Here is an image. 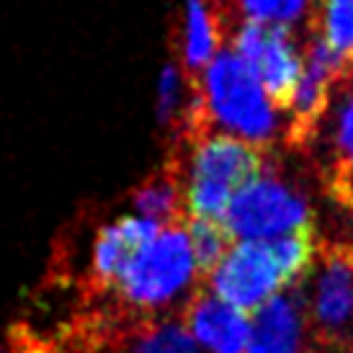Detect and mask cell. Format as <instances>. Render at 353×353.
<instances>
[{
	"label": "cell",
	"mask_w": 353,
	"mask_h": 353,
	"mask_svg": "<svg viewBox=\"0 0 353 353\" xmlns=\"http://www.w3.org/2000/svg\"><path fill=\"white\" fill-rule=\"evenodd\" d=\"M314 253L317 245L312 230L271 243L243 240L227 248L222 261L206 274V284L212 289L209 294L243 312H255L271 296L281 294L286 286L299 284L312 265Z\"/></svg>",
	"instance_id": "6da1fadb"
},
{
	"label": "cell",
	"mask_w": 353,
	"mask_h": 353,
	"mask_svg": "<svg viewBox=\"0 0 353 353\" xmlns=\"http://www.w3.org/2000/svg\"><path fill=\"white\" fill-rule=\"evenodd\" d=\"M181 142L183 155H176L170 163L181 176L186 214L222 222L237 188L265 168L263 155L253 145L214 129H201Z\"/></svg>",
	"instance_id": "7a4b0ae2"
},
{
	"label": "cell",
	"mask_w": 353,
	"mask_h": 353,
	"mask_svg": "<svg viewBox=\"0 0 353 353\" xmlns=\"http://www.w3.org/2000/svg\"><path fill=\"white\" fill-rule=\"evenodd\" d=\"M196 258L186 227L165 225L142 248L114 284L119 312L134 317H163L183 304L199 279Z\"/></svg>",
	"instance_id": "3957f363"
},
{
	"label": "cell",
	"mask_w": 353,
	"mask_h": 353,
	"mask_svg": "<svg viewBox=\"0 0 353 353\" xmlns=\"http://www.w3.org/2000/svg\"><path fill=\"white\" fill-rule=\"evenodd\" d=\"M199 96L209 129H225L253 148L268 145L279 132V108L235 52H216L204 68Z\"/></svg>",
	"instance_id": "277c9868"
},
{
	"label": "cell",
	"mask_w": 353,
	"mask_h": 353,
	"mask_svg": "<svg viewBox=\"0 0 353 353\" xmlns=\"http://www.w3.org/2000/svg\"><path fill=\"white\" fill-rule=\"evenodd\" d=\"M296 292L314 345L353 353V245H317Z\"/></svg>",
	"instance_id": "5b68a950"
},
{
	"label": "cell",
	"mask_w": 353,
	"mask_h": 353,
	"mask_svg": "<svg viewBox=\"0 0 353 353\" xmlns=\"http://www.w3.org/2000/svg\"><path fill=\"white\" fill-rule=\"evenodd\" d=\"M310 199L289 181L263 168L237 188L219 225L230 237L250 243H271L296 232H310Z\"/></svg>",
	"instance_id": "8992f818"
},
{
	"label": "cell",
	"mask_w": 353,
	"mask_h": 353,
	"mask_svg": "<svg viewBox=\"0 0 353 353\" xmlns=\"http://www.w3.org/2000/svg\"><path fill=\"white\" fill-rule=\"evenodd\" d=\"M235 54L253 70L268 99L276 108H286L292 101L299 75H302V54L296 50L294 37L281 26H265L245 21L235 31Z\"/></svg>",
	"instance_id": "52a82bcc"
},
{
	"label": "cell",
	"mask_w": 353,
	"mask_h": 353,
	"mask_svg": "<svg viewBox=\"0 0 353 353\" xmlns=\"http://www.w3.org/2000/svg\"><path fill=\"white\" fill-rule=\"evenodd\" d=\"M348 72L351 68L325 41L312 39L307 44L302 57V75H299V83L286 106L289 117H292L289 139L294 145L312 139L314 129L320 127V121L330 108L335 83L343 80Z\"/></svg>",
	"instance_id": "ba28073f"
},
{
	"label": "cell",
	"mask_w": 353,
	"mask_h": 353,
	"mask_svg": "<svg viewBox=\"0 0 353 353\" xmlns=\"http://www.w3.org/2000/svg\"><path fill=\"white\" fill-rule=\"evenodd\" d=\"M163 227L145 216H121L114 225L99 230L90 250L88 292L93 296H106L117 284L121 271L134 255L148 245Z\"/></svg>",
	"instance_id": "9c48e42d"
},
{
	"label": "cell",
	"mask_w": 353,
	"mask_h": 353,
	"mask_svg": "<svg viewBox=\"0 0 353 353\" xmlns=\"http://www.w3.org/2000/svg\"><path fill=\"white\" fill-rule=\"evenodd\" d=\"M312 343L302 296L294 286L253 312L245 353H314Z\"/></svg>",
	"instance_id": "30bf717a"
},
{
	"label": "cell",
	"mask_w": 353,
	"mask_h": 353,
	"mask_svg": "<svg viewBox=\"0 0 353 353\" xmlns=\"http://www.w3.org/2000/svg\"><path fill=\"white\" fill-rule=\"evenodd\" d=\"M186 330L201 353H245L250 341V317L214 294H196L186 302Z\"/></svg>",
	"instance_id": "8fae6325"
},
{
	"label": "cell",
	"mask_w": 353,
	"mask_h": 353,
	"mask_svg": "<svg viewBox=\"0 0 353 353\" xmlns=\"http://www.w3.org/2000/svg\"><path fill=\"white\" fill-rule=\"evenodd\" d=\"M132 204L137 209V216H145L155 225H176L183 222V186L181 176L173 163H168L163 170H157L132 194Z\"/></svg>",
	"instance_id": "7c38bea8"
},
{
	"label": "cell",
	"mask_w": 353,
	"mask_h": 353,
	"mask_svg": "<svg viewBox=\"0 0 353 353\" xmlns=\"http://www.w3.org/2000/svg\"><path fill=\"white\" fill-rule=\"evenodd\" d=\"M353 72V70H351ZM330 152H333V183L335 196L353 206V75L333 108L330 124Z\"/></svg>",
	"instance_id": "4fadbf2b"
},
{
	"label": "cell",
	"mask_w": 353,
	"mask_h": 353,
	"mask_svg": "<svg viewBox=\"0 0 353 353\" xmlns=\"http://www.w3.org/2000/svg\"><path fill=\"white\" fill-rule=\"evenodd\" d=\"M222 37L219 13L214 0H186V23H183V65L196 72L204 70L216 54Z\"/></svg>",
	"instance_id": "5bb4252c"
},
{
	"label": "cell",
	"mask_w": 353,
	"mask_h": 353,
	"mask_svg": "<svg viewBox=\"0 0 353 353\" xmlns=\"http://www.w3.org/2000/svg\"><path fill=\"white\" fill-rule=\"evenodd\" d=\"M320 37L353 70V0L320 3Z\"/></svg>",
	"instance_id": "9a60e30c"
},
{
	"label": "cell",
	"mask_w": 353,
	"mask_h": 353,
	"mask_svg": "<svg viewBox=\"0 0 353 353\" xmlns=\"http://www.w3.org/2000/svg\"><path fill=\"white\" fill-rule=\"evenodd\" d=\"M183 75L176 65H165L163 72H160V85H157V119L163 127H170L181 132V124L188 114V106H191V99H194V90L188 101L183 99L186 93V83H183Z\"/></svg>",
	"instance_id": "2e32d148"
},
{
	"label": "cell",
	"mask_w": 353,
	"mask_h": 353,
	"mask_svg": "<svg viewBox=\"0 0 353 353\" xmlns=\"http://www.w3.org/2000/svg\"><path fill=\"white\" fill-rule=\"evenodd\" d=\"M186 232L188 240H191L194 258H196L199 274L206 276L222 261V255L227 253L230 235H227V230L219 222H206V219H191Z\"/></svg>",
	"instance_id": "e0dca14e"
},
{
	"label": "cell",
	"mask_w": 353,
	"mask_h": 353,
	"mask_svg": "<svg viewBox=\"0 0 353 353\" xmlns=\"http://www.w3.org/2000/svg\"><path fill=\"white\" fill-rule=\"evenodd\" d=\"M243 16L253 23H265V26H292L307 16L312 8V0H235Z\"/></svg>",
	"instance_id": "ac0fdd59"
},
{
	"label": "cell",
	"mask_w": 353,
	"mask_h": 353,
	"mask_svg": "<svg viewBox=\"0 0 353 353\" xmlns=\"http://www.w3.org/2000/svg\"><path fill=\"white\" fill-rule=\"evenodd\" d=\"M10 338H13L19 353H65L62 348H57V345L41 343L39 338H34V335H31L29 330H23V327H16V330L10 333Z\"/></svg>",
	"instance_id": "d6986e66"
}]
</instances>
